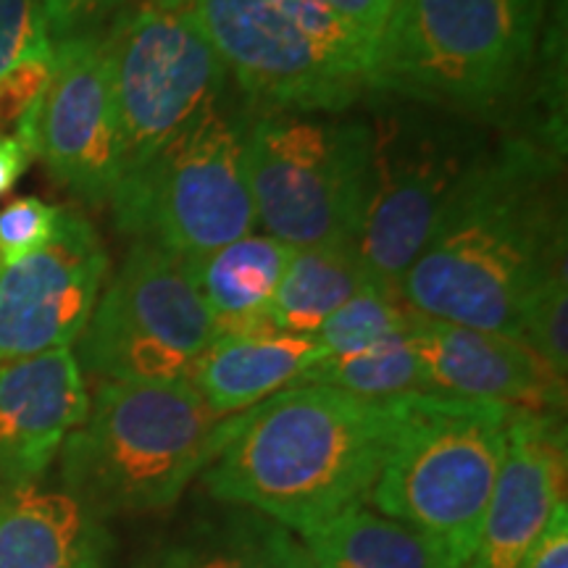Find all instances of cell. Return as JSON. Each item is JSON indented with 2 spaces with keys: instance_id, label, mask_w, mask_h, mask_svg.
<instances>
[{
  "instance_id": "cell-8",
  "label": "cell",
  "mask_w": 568,
  "mask_h": 568,
  "mask_svg": "<svg viewBox=\"0 0 568 568\" xmlns=\"http://www.w3.org/2000/svg\"><path fill=\"white\" fill-rule=\"evenodd\" d=\"M113 222L182 258H197L253 232L255 205L243 161V130L213 105L116 184Z\"/></svg>"
},
{
  "instance_id": "cell-2",
  "label": "cell",
  "mask_w": 568,
  "mask_h": 568,
  "mask_svg": "<svg viewBox=\"0 0 568 568\" xmlns=\"http://www.w3.org/2000/svg\"><path fill=\"white\" fill-rule=\"evenodd\" d=\"M395 426L397 397L287 387L237 416L234 435L203 471V487L216 503L253 508L303 537L364 506Z\"/></svg>"
},
{
  "instance_id": "cell-21",
  "label": "cell",
  "mask_w": 568,
  "mask_h": 568,
  "mask_svg": "<svg viewBox=\"0 0 568 568\" xmlns=\"http://www.w3.org/2000/svg\"><path fill=\"white\" fill-rule=\"evenodd\" d=\"M366 284L372 280L361 264L358 247H293L274 295V329L284 335L314 337L318 326Z\"/></svg>"
},
{
  "instance_id": "cell-28",
  "label": "cell",
  "mask_w": 568,
  "mask_h": 568,
  "mask_svg": "<svg viewBox=\"0 0 568 568\" xmlns=\"http://www.w3.org/2000/svg\"><path fill=\"white\" fill-rule=\"evenodd\" d=\"M51 53L53 40L42 0H0V77Z\"/></svg>"
},
{
  "instance_id": "cell-17",
  "label": "cell",
  "mask_w": 568,
  "mask_h": 568,
  "mask_svg": "<svg viewBox=\"0 0 568 568\" xmlns=\"http://www.w3.org/2000/svg\"><path fill=\"white\" fill-rule=\"evenodd\" d=\"M111 552L103 518L63 489L0 493V568H109Z\"/></svg>"
},
{
  "instance_id": "cell-13",
  "label": "cell",
  "mask_w": 568,
  "mask_h": 568,
  "mask_svg": "<svg viewBox=\"0 0 568 568\" xmlns=\"http://www.w3.org/2000/svg\"><path fill=\"white\" fill-rule=\"evenodd\" d=\"M109 255L82 213L61 209L53 237L0 266V364L71 347L88 326Z\"/></svg>"
},
{
  "instance_id": "cell-19",
  "label": "cell",
  "mask_w": 568,
  "mask_h": 568,
  "mask_svg": "<svg viewBox=\"0 0 568 568\" xmlns=\"http://www.w3.org/2000/svg\"><path fill=\"white\" fill-rule=\"evenodd\" d=\"M134 568H314L303 539L245 506L190 518Z\"/></svg>"
},
{
  "instance_id": "cell-18",
  "label": "cell",
  "mask_w": 568,
  "mask_h": 568,
  "mask_svg": "<svg viewBox=\"0 0 568 568\" xmlns=\"http://www.w3.org/2000/svg\"><path fill=\"white\" fill-rule=\"evenodd\" d=\"M324 358L316 337L284 335H219L193 361L184 379L193 385L213 414L237 416L293 387L305 368Z\"/></svg>"
},
{
  "instance_id": "cell-31",
  "label": "cell",
  "mask_w": 568,
  "mask_h": 568,
  "mask_svg": "<svg viewBox=\"0 0 568 568\" xmlns=\"http://www.w3.org/2000/svg\"><path fill=\"white\" fill-rule=\"evenodd\" d=\"M53 77V53L30 59L0 77V130L17 122L40 101Z\"/></svg>"
},
{
  "instance_id": "cell-35",
  "label": "cell",
  "mask_w": 568,
  "mask_h": 568,
  "mask_svg": "<svg viewBox=\"0 0 568 568\" xmlns=\"http://www.w3.org/2000/svg\"><path fill=\"white\" fill-rule=\"evenodd\" d=\"M148 3L163 11H193L195 0H148Z\"/></svg>"
},
{
  "instance_id": "cell-26",
  "label": "cell",
  "mask_w": 568,
  "mask_h": 568,
  "mask_svg": "<svg viewBox=\"0 0 568 568\" xmlns=\"http://www.w3.org/2000/svg\"><path fill=\"white\" fill-rule=\"evenodd\" d=\"M274 11L303 34H308L332 61L339 63L345 71L361 77L368 88V69H372V48L355 34L326 0H264Z\"/></svg>"
},
{
  "instance_id": "cell-32",
  "label": "cell",
  "mask_w": 568,
  "mask_h": 568,
  "mask_svg": "<svg viewBox=\"0 0 568 568\" xmlns=\"http://www.w3.org/2000/svg\"><path fill=\"white\" fill-rule=\"evenodd\" d=\"M326 3L372 48L374 55L376 40L382 38V30H385L395 0H326Z\"/></svg>"
},
{
  "instance_id": "cell-23",
  "label": "cell",
  "mask_w": 568,
  "mask_h": 568,
  "mask_svg": "<svg viewBox=\"0 0 568 568\" xmlns=\"http://www.w3.org/2000/svg\"><path fill=\"white\" fill-rule=\"evenodd\" d=\"M510 132L566 155V0H550Z\"/></svg>"
},
{
  "instance_id": "cell-27",
  "label": "cell",
  "mask_w": 568,
  "mask_h": 568,
  "mask_svg": "<svg viewBox=\"0 0 568 568\" xmlns=\"http://www.w3.org/2000/svg\"><path fill=\"white\" fill-rule=\"evenodd\" d=\"M518 339L537 353L558 376L568 374V287L566 272L552 276L531 295L521 316Z\"/></svg>"
},
{
  "instance_id": "cell-3",
  "label": "cell",
  "mask_w": 568,
  "mask_h": 568,
  "mask_svg": "<svg viewBox=\"0 0 568 568\" xmlns=\"http://www.w3.org/2000/svg\"><path fill=\"white\" fill-rule=\"evenodd\" d=\"M237 416L213 414L187 379L101 382L61 445L63 493L103 521L169 510L222 453Z\"/></svg>"
},
{
  "instance_id": "cell-29",
  "label": "cell",
  "mask_w": 568,
  "mask_h": 568,
  "mask_svg": "<svg viewBox=\"0 0 568 568\" xmlns=\"http://www.w3.org/2000/svg\"><path fill=\"white\" fill-rule=\"evenodd\" d=\"M59 211L40 197H17L0 211V266L17 264L53 237Z\"/></svg>"
},
{
  "instance_id": "cell-9",
  "label": "cell",
  "mask_w": 568,
  "mask_h": 568,
  "mask_svg": "<svg viewBox=\"0 0 568 568\" xmlns=\"http://www.w3.org/2000/svg\"><path fill=\"white\" fill-rule=\"evenodd\" d=\"M105 45L122 182L219 103L230 71L193 11L132 6L105 30Z\"/></svg>"
},
{
  "instance_id": "cell-7",
  "label": "cell",
  "mask_w": 568,
  "mask_h": 568,
  "mask_svg": "<svg viewBox=\"0 0 568 568\" xmlns=\"http://www.w3.org/2000/svg\"><path fill=\"white\" fill-rule=\"evenodd\" d=\"M372 190L358 255L374 287L400 295L403 276L487 142L477 122L397 101L372 122Z\"/></svg>"
},
{
  "instance_id": "cell-15",
  "label": "cell",
  "mask_w": 568,
  "mask_h": 568,
  "mask_svg": "<svg viewBox=\"0 0 568 568\" xmlns=\"http://www.w3.org/2000/svg\"><path fill=\"white\" fill-rule=\"evenodd\" d=\"M408 335L422 364L426 393L564 414L566 379L521 339L418 311L410 314Z\"/></svg>"
},
{
  "instance_id": "cell-20",
  "label": "cell",
  "mask_w": 568,
  "mask_h": 568,
  "mask_svg": "<svg viewBox=\"0 0 568 568\" xmlns=\"http://www.w3.org/2000/svg\"><path fill=\"white\" fill-rule=\"evenodd\" d=\"M293 247L272 234H245L197 258H187L216 335H268L272 305Z\"/></svg>"
},
{
  "instance_id": "cell-34",
  "label": "cell",
  "mask_w": 568,
  "mask_h": 568,
  "mask_svg": "<svg viewBox=\"0 0 568 568\" xmlns=\"http://www.w3.org/2000/svg\"><path fill=\"white\" fill-rule=\"evenodd\" d=\"M32 155L13 134H0V195H6L30 166Z\"/></svg>"
},
{
  "instance_id": "cell-24",
  "label": "cell",
  "mask_w": 568,
  "mask_h": 568,
  "mask_svg": "<svg viewBox=\"0 0 568 568\" xmlns=\"http://www.w3.org/2000/svg\"><path fill=\"white\" fill-rule=\"evenodd\" d=\"M295 385H326L374 400L426 393L422 364L408 332L358 353L324 355L297 376Z\"/></svg>"
},
{
  "instance_id": "cell-4",
  "label": "cell",
  "mask_w": 568,
  "mask_h": 568,
  "mask_svg": "<svg viewBox=\"0 0 568 568\" xmlns=\"http://www.w3.org/2000/svg\"><path fill=\"white\" fill-rule=\"evenodd\" d=\"M550 0H395L368 90L468 122L510 124Z\"/></svg>"
},
{
  "instance_id": "cell-6",
  "label": "cell",
  "mask_w": 568,
  "mask_h": 568,
  "mask_svg": "<svg viewBox=\"0 0 568 568\" xmlns=\"http://www.w3.org/2000/svg\"><path fill=\"white\" fill-rule=\"evenodd\" d=\"M364 119L264 111L243 132L255 219L290 247H358L372 190Z\"/></svg>"
},
{
  "instance_id": "cell-16",
  "label": "cell",
  "mask_w": 568,
  "mask_h": 568,
  "mask_svg": "<svg viewBox=\"0 0 568 568\" xmlns=\"http://www.w3.org/2000/svg\"><path fill=\"white\" fill-rule=\"evenodd\" d=\"M88 408L69 347L0 364V493L38 485Z\"/></svg>"
},
{
  "instance_id": "cell-25",
  "label": "cell",
  "mask_w": 568,
  "mask_h": 568,
  "mask_svg": "<svg viewBox=\"0 0 568 568\" xmlns=\"http://www.w3.org/2000/svg\"><path fill=\"white\" fill-rule=\"evenodd\" d=\"M410 314L414 308H408L400 295H389L374 284H366L318 326L314 337L324 355L358 353L406 335Z\"/></svg>"
},
{
  "instance_id": "cell-10",
  "label": "cell",
  "mask_w": 568,
  "mask_h": 568,
  "mask_svg": "<svg viewBox=\"0 0 568 568\" xmlns=\"http://www.w3.org/2000/svg\"><path fill=\"white\" fill-rule=\"evenodd\" d=\"M216 337L187 258L134 240L92 308L77 364L101 382L184 379Z\"/></svg>"
},
{
  "instance_id": "cell-30",
  "label": "cell",
  "mask_w": 568,
  "mask_h": 568,
  "mask_svg": "<svg viewBox=\"0 0 568 568\" xmlns=\"http://www.w3.org/2000/svg\"><path fill=\"white\" fill-rule=\"evenodd\" d=\"M134 0H42L53 42L103 34Z\"/></svg>"
},
{
  "instance_id": "cell-5",
  "label": "cell",
  "mask_w": 568,
  "mask_h": 568,
  "mask_svg": "<svg viewBox=\"0 0 568 568\" xmlns=\"http://www.w3.org/2000/svg\"><path fill=\"white\" fill-rule=\"evenodd\" d=\"M518 408L466 397H397V426L368 500L418 531L439 568L471 558Z\"/></svg>"
},
{
  "instance_id": "cell-22",
  "label": "cell",
  "mask_w": 568,
  "mask_h": 568,
  "mask_svg": "<svg viewBox=\"0 0 568 568\" xmlns=\"http://www.w3.org/2000/svg\"><path fill=\"white\" fill-rule=\"evenodd\" d=\"M301 539L314 568H439L418 531L366 503Z\"/></svg>"
},
{
  "instance_id": "cell-12",
  "label": "cell",
  "mask_w": 568,
  "mask_h": 568,
  "mask_svg": "<svg viewBox=\"0 0 568 568\" xmlns=\"http://www.w3.org/2000/svg\"><path fill=\"white\" fill-rule=\"evenodd\" d=\"M193 17L264 111L339 113L368 90L264 0H195Z\"/></svg>"
},
{
  "instance_id": "cell-33",
  "label": "cell",
  "mask_w": 568,
  "mask_h": 568,
  "mask_svg": "<svg viewBox=\"0 0 568 568\" xmlns=\"http://www.w3.org/2000/svg\"><path fill=\"white\" fill-rule=\"evenodd\" d=\"M524 568H568V506L560 503Z\"/></svg>"
},
{
  "instance_id": "cell-14",
  "label": "cell",
  "mask_w": 568,
  "mask_h": 568,
  "mask_svg": "<svg viewBox=\"0 0 568 568\" xmlns=\"http://www.w3.org/2000/svg\"><path fill=\"white\" fill-rule=\"evenodd\" d=\"M566 418L556 410H516L506 456L464 568H524L550 516L566 503Z\"/></svg>"
},
{
  "instance_id": "cell-1",
  "label": "cell",
  "mask_w": 568,
  "mask_h": 568,
  "mask_svg": "<svg viewBox=\"0 0 568 568\" xmlns=\"http://www.w3.org/2000/svg\"><path fill=\"white\" fill-rule=\"evenodd\" d=\"M564 159L518 134L487 145L403 276L408 308L518 339L531 295L566 272Z\"/></svg>"
},
{
  "instance_id": "cell-11",
  "label": "cell",
  "mask_w": 568,
  "mask_h": 568,
  "mask_svg": "<svg viewBox=\"0 0 568 568\" xmlns=\"http://www.w3.org/2000/svg\"><path fill=\"white\" fill-rule=\"evenodd\" d=\"M13 138L82 201H111L119 182V130L105 32L53 42L51 82L13 126Z\"/></svg>"
}]
</instances>
